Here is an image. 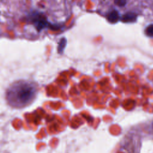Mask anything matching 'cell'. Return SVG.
Here are the masks:
<instances>
[{"instance_id":"cell-1","label":"cell","mask_w":153,"mask_h":153,"mask_svg":"<svg viewBox=\"0 0 153 153\" xmlns=\"http://www.w3.org/2000/svg\"><path fill=\"white\" fill-rule=\"evenodd\" d=\"M38 88L36 83L26 80L13 82L7 89L5 98L8 104L15 108H23L35 99Z\"/></svg>"},{"instance_id":"cell-2","label":"cell","mask_w":153,"mask_h":153,"mask_svg":"<svg viewBox=\"0 0 153 153\" xmlns=\"http://www.w3.org/2000/svg\"><path fill=\"white\" fill-rule=\"evenodd\" d=\"M32 20L33 23L35 25L36 27L39 30L51 26V25H50V23L39 14H35L32 17Z\"/></svg>"},{"instance_id":"cell-3","label":"cell","mask_w":153,"mask_h":153,"mask_svg":"<svg viewBox=\"0 0 153 153\" xmlns=\"http://www.w3.org/2000/svg\"><path fill=\"white\" fill-rule=\"evenodd\" d=\"M137 15L134 12H127L123 15L121 20L124 23H134L136 21Z\"/></svg>"},{"instance_id":"cell-4","label":"cell","mask_w":153,"mask_h":153,"mask_svg":"<svg viewBox=\"0 0 153 153\" xmlns=\"http://www.w3.org/2000/svg\"><path fill=\"white\" fill-rule=\"evenodd\" d=\"M106 19L111 23H115L120 19L119 13L117 10H113L107 14Z\"/></svg>"},{"instance_id":"cell-5","label":"cell","mask_w":153,"mask_h":153,"mask_svg":"<svg viewBox=\"0 0 153 153\" xmlns=\"http://www.w3.org/2000/svg\"><path fill=\"white\" fill-rule=\"evenodd\" d=\"M66 43H67V41L65 38H62L60 39V40L59 42V44H58V47H57V50H58L59 53H63V51L66 45Z\"/></svg>"},{"instance_id":"cell-6","label":"cell","mask_w":153,"mask_h":153,"mask_svg":"<svg viewBox=\"0 0 153 153\" xmlns=\"http://www.w3.org/2000/svg\"><path fill=\"white\" fill-rule=\"evenodd\" d=\"M145 34L149 37H153V24L149 25L145 29Z\"/></svg>"},{"instance_id":"cell-7","label":"cell","mask_w":153,"mask_h":153,"mask_svg":"<svg viewBox=\"0 0 153 153\" xmlns=\"http://www.w3.org/2000/svg\"><path fill=\"white\" fill-rule=\"evenodd\" d=\"M114 3L118 7H123L126 5L127 3V0H114Z\"/></svg>"}]
</instances>
